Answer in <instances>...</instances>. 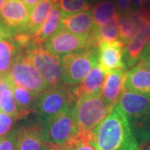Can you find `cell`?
<instances>
[{"label":"cell","instance_id":"1","mask_svg":"<svg viewBox=\"0 0 150 150\" xmlns=\"http://www.w3.org/2000/svg\"><path fill=\"white\" fill-rule=\"evenodd\" d=\"M87 139L96 150H139L128 118L118 103Z\"/></svg>","mask_w":150,"mask_h":150},{"label":"cell","instance_id":"2","mask_svg":"<svg viewBox=\"0 0 150 150\" xmlns=\"http://www.w3.org/2000/svg\"><path fill=\"white\" fill-rule=\"evenodd\" d=\"M139 145L150 140V98L123 89L118 101Z\"/></svg>","mask_w":150,"mask_h":150},{"label":"cell","instance_id":"3","mask_svg":"<svg viewBox=\"0 0 150 150\" xmlns=\"http://www.w3.org/2000/svg\"><path fill=\"white\" fill-rule=\"evenodd\" d=\"M74 106L40 122L44 139L48 144L63 146L79 137V127Z\"/></svg>","mask_w":150,"mask_h":150},{"label":"cell","instance_id":"4","mask_svg":"<svg viewBox=\"0 0 150 150\" xmlns=\"http://www.w3.org/2000/svg\"><path fill=\"white\" fill-rule=\"evenodd\" d=\"M114 106L108 103L101 94L78 98L74 108L79 127V136H87L111 112Z\"/></svg>","mask_w":150,"mask_h":150},{"label":"cell","instance_id":"5","mask_svg":"<svg viewBox=\"0 0 150 150\" xmlns=\"http://www.w3.org/2000/svg\"><path fill=\"white\" fill-rule=\"evenodd\" d=\"M62 59V83L67 86L76 85L98 64V48H88L65 55Z\"/></svg>","mask_w":150,"mask_h":150},{"label":"cell","instance_id":"6","mask_svg":"<svg viewBox=\"0 0 150 150\" xmlns=\"http://www.w3.org/2000/svg\"><path fill=\"white\" fill-rule=\"evenodd\" d=\"M76 100L69 86L64 83L48 88L38 96L33 111L37 113L39 122L58 113L67 108L73 106Z\"/></svg>","mask_w":150,"mask_h":150},{"label":"cell","instance_id":"7","mask_svg":"<svg viewBox=\"0 0 150 150\" xmlns=\"http://www.w3.org/2000/svg\"><path fill=\"white\" fill-rule=\"evenodd\" d=\"M25 54L48 88L62 83L63 67L60 57L35 45L28 48Z\"/></svg>","mask_w":150,"mask_h":150},{"label":"cell","instance_id":"8","mask_svg":"<svg viewBox=\"0 0 150 150\" xmlns=\"http://www.w3.org/2000/svg\"><path fill=\"white\" fill-rule=\"evenodd\" d=\"M7 78L13 85L23 88L38 95L48 88L25 54L17 56Z\"/></svg>","mask_w":150,"mask_h":150},{"label":"cell","instance_id":"9","mask_svg":"<svg viewBox=\"0 0 150 150\" xmlns=\"http://www.w3.org/2000/svg\"><path fill=\"white\" fill-rule=\"evenodd\" d=\"M93 47L97 46H95L91 37H81L64 28L59 29L45 43V48L48 52L60 58Z\"/></svg>","mask_w":150,"mask_h":150},{"label":"cell","instance_id":"10","mask_svg":"<svg viewBox=\"0 0 150 150\" xmlns=\"http://www.w3.org/2000/svg\"><path fill=\"white\" fill-rule=\"evenodd\" d=\"M30 11L21 0H5L0 11V21L13 33L23 32L27 25Z\"/></svg>","mask_w":150,"mask_h":150},{"label":"cell","instance_id":"11","mask_svg":"<svg viewBox=\"0 0 150 150\" xmlns=\"http://www.w3.org/2000/svg\"><path fill=\"white\" fill-rule=\"evenodd\" d=\"M124 46L119 40L113 43H99L98 64L106 74L112 70L126 69L123 60Z\"/></svg>","mask_w":150,"mask_h":150},{"label":"cell","instance_id":"12","mask_svg":"<svg viewBox=\"0 0 150 150\" xmlns=\"http://www.w3.org/2000/svg\"><path fill=\"white\" fill-rule=\"evenodd\" d=\"M48 144L40 122L23 126L16 131L17 150H45Z\"/></svg>","mask_w":150,"mask_h":150},{"label":"cell","instance_id":"13","mask_svg":"<svg viewBox=\"0 0 150 150\" xmlns=\"http://www.w3.org/2000/svg\"><path fill=\"white\" fill-rule=\"evenodd\" d=\"M123 89L150 98V73L141 63L126 72Z\"/></svg>","mask_w":150,"mask_h":150},{"label":"cell","instance_id":"14","mask_svg":"<svg viewBox=\"0 0 150 150\" xmlns=\"http://www.w3.org/2000/svg\"><path fill=\"white\" fill-rule=\"evenodd\" d=\"M105 77L106 74L98 64L95 65L78 85L71 88L76 100L81 97L101 94Z\"/></svg>","mask_w":150,"mask_h":150},{"label":"cell","instance_id":"15","mask_svg":"<svg viewBox=\"0 0 150 150\" xmlns=\"http://www.w3.org/2000/svg\"><path fill=\"white\" fill-rule=\"evenodd\" d=\"M61 28L81 37L89 38L94 29L91 11H83L74 14L63 16Z\"/></svg>","mask_w":150,"mask_h":150},{"label":"cell","instance_id":"16","mask_svg":"<svg viewBox=\"0 0 150 150\" xmlns=\"http://www.w3.org/2000/svg\"><path fill=\"white\" fill-rule=\"evenodd\" d=\"M150 38V25H145L139 28L135 37L127 44L123 49V60L127 69H131L139 63V57L145 44Z\"/></svg>","mask_w":150,"mask_h":150},{"label":"cell","instance_id":"17","mask_svg":"<svg viewBox=\"0 0 150 150\" xmlns=\"http://www.w3.org/2000/svg\"><path fill=\"white\" fill-rule=\"evenodd\" d=\"M126 69L112 70L106 74L101 95L111 105H116L123 90Z\"/></svg>","mask_w":150,"mask_h":150},{"label":"cell","instance_id":"18","mask_svg":"<svg viewBox=\"0 0 150 150\" xmlns=\"http://www.w3.org/2000/svg\"><path fill=\"white\" fill-rule=\"evenodd\" d=\"M63 14L61 9L57 4H55L53 9L44 22L43 26L37 32L31 35L32 45L41 46L47 42L49 38L61 28V20Z\"/></svg>","mask_w":150,"mask_h":150},{"label":"cell","instance_id":"19","mask_svg":"<svg viewBox=\"0 0 150 150\" xmlns=\"http://www.w3.org/2000/svg\"><path fill=\"white\" fill-rule=\"evenodd\" d=\"M56 4V0H41L29 13L27 25L23 32L33 34L43 26Z\"/></svg>","mask_w":150,"mask_h":150},{"label":"cell","instance_id":"20","mask_svg":"<svg viewBox=\"0 0 150 150\" xmlns=\"http://www.w3.org/2000/svg\"><path fill=\"white\" fill-rule=\"evenodd\" d=\"M92 18L94 28L99 27L120 13L114 3L109 0H102L98 2L91 10Z\"/></svg>","mask_w":150,"mask_h":150},{"label":"cell","instance_id":"21","mask_svg":"<svg viewBox=\"0 0 150 150\" xmlns=\"http://www.w3.org/2000/svg\"><path fill=\"white\" fill-rule=\"evenodd\" d=\"M120 14V13H119ZM119 14L108 20L99 27L94 28L93 37L97 43H113L119 40L118 38V18Z\"/></svg>","mask_w":150,"mask_h":150},{"label":"cell","instance_id":"22","mask_svg":"<svg viewBox=\"0 0 150 150\" xmlns=\"http://www.w3.org/2000/svg\"><path fill=\"white\" fill-rule=\"evenodd\" d=\"M17 46L12 39H0V72L3 74H8L14 59H16Z\"/></svg>","mask_w":150,"mask_h":150},{"label":"cell","instance_id":"23","mask_svg":"<svg viewBox=\"0 0 150 150\" xmlns=\"http://www.w3.org/2000/svg\"><path fill=\"white\" fill-rule=\"evenodd\" d=\"M0 112L8 113L18 118H23L29 111H20L14 99L12 88H7L0 92Z\"/></svg>","mask_w":150,"mask_h":150},{"label":"cell","instance_id":"24","mask_svg":"<svg viewBox=\"0 0 150 150\" xmlns=\"http://www.w3.org/2000/svg\"><path fill=\"white\" fill-rule=\"evenodd\" d=\"M12 90L18 108L20 111H31L34 103L38 98V94L27 90L23 88L12 84Z\"/></svg>","mask_w":150,"mask_h":150},{"label":"cell","instance_id":"25","mask_svg":"<svg viewBox=\"0 0 150 150\" xmlns=\"http://www.w3.org/2000/svg\"><path fill=\"white\" fill-rule=\"evenodd\" d=\"M137 28L128 13H120L118 18V38L125 44L130 42L137 33Z\"/></svg>","mask_w":150,"mask_h":150},{"label":"cell","instance_id":"26","mask_svg":"<svg viewBox=\"0 0 150 150\" xmlns=\"http://www.w3.org/2000/svg\"><path fill=\"white\" fill-rule=\"evenodd\" d=\"M56 4L61 9L63 16L90 10L88 0H56Z\"/></svg>","mask_w":150,"mask_h":150},{"label":"cell","instance_id":"27","mask_svg":"<svg viewBox=\"0 0 150 150\" xmlns=\"http://www.w3.org/2000/svg\"><path fill=\"white\" fill-rule=\"evenodd\" d=\"M65 145L67 150H96L89 144L87 136H79Z\"/></svg>","mask_w":150,"mask_h":150},{"label":"cell","instance_id":"28","mask_svg":"<svg viewBox=\"0 0 150 150\" xmlns=\"http://www.w3.org/2000/svg\"><path fill=\"white\" fill-rule=\"evenodd\" d=\"M15 119L17 118L8 113L0 112V137L9 133Z\"/></svg>","mask_w":150,"mask_h":150},{"label":"cell","instance_id":"29","mask_svg":"<svg viewBox=\"0 0 150 150\" xmlns=\"http://www.w3.org/2000/svg\"><path fill=\"white\" fill-rule=\"evenodd\" d=\"M0 150H17L16 131L0 137Z\"/></svg>","mask_w":150,"mask_h":150},{"label":"cell","instance_id":"30","mask_svg":"<svg viewBox=\"0 0 150 150\" xmlns=\"http://www.w3.org/2000/svg\"><path fill=\"white\" fill-rule=\"evenodd\" d=\"M134 10L138 12V13L144 20L147 24L150 25V0L144 1V3L140 4L137 9H134Z\"/></svg>","mask_w":150,"mask_h":150},{"label":"cell","instance_id":"31","mask_svg":"<svg viewBox=\"0 0 150 150\" xmlns=\"http://www.w3.org/2000/svg\"><path fill=\"white\" fill-rule=\"evenodd\" d=\"M120 13H129L133 10L132 0H113Z\"/></svg>","mask_w":150,"mask_h":150},{"label":"cell","instance_id":"32","mask_svg":"<svg viewBox=\"0 0 150 150\" xmlns=\"http://www.w3.org/2000/svg\"><path fill=\"white\" fill-rule=\"evenodd\" d=\"M13 36V33L8 28L2 21H0V39L9 38Z\"/></svg>","mask_w":150,"mask_h":150},{"label":"cell","instance_id":"33","mask_svg":"<svg viewBox=\"0 0 150 150\" xmlns=\"http://www.w3.org/2000/svg\"><path fill=\"white\" fill-rule=\"evenodd\" d=\"M149 57H150V38H149V40L147 41V43L145 44L144 48L142 53H141L139 62V61H142V60H144V59H147V58H149Z\"/></svg>","mask_w":150,"mask_h":150},{"label":"cell","instance_id":"34","mask_svg":"<svg viewBox=\"0 0 150 150\" xmlns=\"http://www.w3.org/2000/svg\"><path fill=\"white\" fill-rule=\"evenodd\" d=\"M21 1L26 5V7L30 11L34 6L37 5L41 0H21Z\"/></svg>","mask_w":150,"mask_h":150},{"label":"cell","instance_id":"35","mask_svg":"<svg viewBox=\"0 0 150 150\" xmlns=\"http://www.w3.org/2000/svg\"><path fill=\"white\" fill-rule=\"evenodd\" d=\"M45 150H67L66 145H63V146H57V145L49 144H48L47 148Z\"/></svg>","mask_w":150,"mask_h":150},{"label":"cell","instance_id":"36","mask_svg":"<svg viewBox=\"0 0 150 150\" xmlns=\"http://www.w3.org/2000/svg\"><path fill=\"white\" fill-rule=\"evenodd\" d=\"M139 63H141V64H143L144 65L145 68L149 70L150 73V57L147 58V59H144V60H142V61H139Z\"/></svg>","mask_w":150,"mask_h":150},{"label":"cell","instance_id":"37","mask_svg":"<svg viewBox=\"0 0 150 150\" xmlns=\"http://www.w3.org/2000/svg\"><path fill=\"white\" fill-rule=\"evenodd\" d=\"M144 1H147V0H132L133 9H137V8L140 6V4H141L142 3H144Z\"/></svg>","mask_w":150,"mask_h":150},{"label":"cell","instance_id":"38","mask_svg":"<svg viewBox=\"0 0 150 150\" xmlns=\"http://www.w3.org/2000/svg\"><path fill=\"white\" fill-rule=\"evenodd\" d=\"M5 78H6V75L3 74L0 72V84L2 83V82H3V81L5 79Z\"/></svg>","mask_w":150,"mask_h":150},{"label":"cell","instance_id":"39","mask_svg":"<svg viewBox=\"0 0 150 150\" xmlns=\"http://www.w3.org/2000/svg\"><path fill=\"white\" fill-rule=\"evenodd\" d=\"M4 3H5V0H0V11L2 9L3 6L4 4Z\"/></svg>","mask_w":150,"mask_h":150},{"label":"cell","instance_id":"40","mask_svg":"<svg viewBox=\"0 0 150 150\" xmlns=\"http://www.w3.org/2000/svg\"><path fill=\"white\" fill-rule=\"evenodd\" d=\"M147 150H150V140H149V147H148V149Z\"/></svg>","mask_w":150,"mask_h":150}]
</instances>
